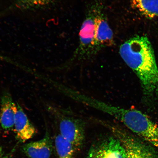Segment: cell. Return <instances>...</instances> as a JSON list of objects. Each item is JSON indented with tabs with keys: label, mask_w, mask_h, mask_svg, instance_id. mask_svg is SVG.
Masks as SVG:
<instances>
[{
	"label": "cell",
	"mask_w": 158,
	"mask_h": 158,
	"mask_svg": "<svg viewBox=\"0 0 158 158\" xmlns=\"http://www.w3.org/2000/svg\"><path fill=\"white\" fill-rule=\"evenodd\" d=\"M17 104V110L14 127L17 139L22 143H25L35 135L36 130L23 108Z\"/></svg>",
	"instance_id": "cell-9"
},
{
	"label": "cell",
	"mask_w": 158,
	"mask_h": 158,
	"mask_svg": "<svg viewBox=\"0 0 158 158\" xmlns=\"http://www.w3.org/2000/svg\"><path fill=\"white\" fill-rule=\"evenodd\" d=\"M125 126L130 131L158 149V124L138 110L132 109Z\"/></svg>",
	"instance_id": "cell-4"
},
{
	"label": "cell",
	"mask_w": 158,
	"mask_h": 158,
	"mask_svg": "<svg viewBox=\"0 0 158 158\" xmlns=\"http://www.w3.org/2000/svg\"><path fill=\"white\" fill-rule=\"evenodd\" d=\"M119 53L139 79L144 91L152 94L158 86V68L149 39L144 36L133 37L120 46Z\"/></svg>",
	"instance_id": "cell-1"
},
{
	"label": "cell",
	"mask_w": 158,
	"mask_h": 158,
	"mask_svg": "<svg viewBox=\"0 0 158 158\" xmlns=\"http://www.w3.org/2000/svg\"><path fill=\"white\" fill-rule=\"evenodd\" d=\"M54 0H19L18 4L24 9L38 8L48 5Z\"/></svg>",
	"instance_id": "cell-13"
},
{
	"label": "cell",
	"mask_w": 158,
	"mask_h": 158,
	"mask_svg": "<svg viewBox=\"0 0 158 158\" xmlns=\"http://www.w3.org/2000/svg\"><path fill=\"white\" fill-rule=\"evenodd\" d=\"M86 158H127V154L123 144L114 136L95 145Z\"/></svg>",
	"instance_id": "cell-6"
},
{
	"label": "cell",
	"mask_w": 158,
	"mask_h": 158,
	"mask_svg": "<svg viewBox=\"0 0 158 158\" xmlns=\"http://www.w3.org/2000/svg\"><path fill=\"white\" fill-rule=\"evenodd\" d=\"M17 104L7 91L2 94L0 107V124L3 129L9 130L14 127Z\"/></svg>",
	"instance_id": "cell-8"
},
{
	"label": "cell",
	"mask_w": 158,
	"mask_h": 158,
	"mask_svg": "<svg viewBox=\"0 0 158 158\" xmlns=\"http://www.w3.org/2000/svg\"><path fill=\"white\" fill-rule=\"evenodd\" d=\"M109 129L123 144L127 152V158H158V154L155 151L119 126L112 123Z\"/></svg>",
	"instance_id": "cell-5"
},
{
	"label": "cell",
	"mask_w": 158,
	"mask_h": 158,
	"mask_svg": "<svg viewBox=\"0 0 158 158\" xmlns=\"http://www.w3.org/2000/svg\"><path fill=\"white\" fill-rule=\"evenodd\" d=\"M55 144L58 158H74L76 149L60 134L55 138Z\"/></svg>",
	"instance_id": "cell-12"
},
{
	"label": "cell",
	"mask_w": 158,
	"mask_h": 158,
	"mask_svg": "<svg viewBox=\"0 0 158 158\" xmlns=\"http://www.w3.org/2000/svg\"><path fill=\"white\" fill-rule=\"evenodd\" d=\"M100 9L98 7L95 19V48L96 53L114 43L113 32Z\"/></svg>",
	"instance_id": "cell-7"
},
{
	"label": "cell",
	"mask_w": 158,
	"mask_h": 158,
	"mask_svg": "<svg viewBox=\"0 0 158 158\" xmlns=\"http://www.w3.org/2000/svg\"><path fill=\"white\" fill-rule=\"evenodd\" d=\"M24 153L30 158H49L52 151V141L48 131L44 138L31 142L23 147Z\"/></svg>",
	"instance_id": "cell-10"
},
{
	"label": "cell",
	"mask_w": 158,
	"mask_h": 158,
	"mask_svg": "<svg viewBox=\"0 0 158 158\" xmlns=\"http://www.w3.org/2000/svg\"><path fill=\"white\" fill-rule=\"evenodd\" d=\"M98 6L90 10L81 27L79 45L73 59L85 60L96 54L95 48V19Z\"/></svg>",
	"instance_id": "cell-3"
},
{
	"label": "cell",
	"mask_w": 158,
	"mask_h": 158,
	"mask_svg": "<svg viewBox=\"0 0 158 158\" xmlns=\"http://www.w3.org/2000/svg\"><path fill=\"white\" fill-rule=\"evenodd\" d=\"M134 7L149 18L158 17V0H131Z\"/></svg>",
	"instance_id": "cell-11"
},
{
	"label": "cell",
	"mask_w": 158,
	"mask_h": 158,
	"mask_svg": "<svg viewBox=\"0 0 158 158\" xmlns=\"http://www.w3.org/2000/svg\"><path fill=\"white\" fill-rule=\"evenodd\" d=\"M0 158H11L4 151L0 145Z\"/></svg>",
	"instance_id": "cell-14"
},
{
	"label": "cell",
	"mask_w": 158,
	"mask_h": 158,
	"mask_svg": "<svg viewBox=\"0 0 158 158\" xmlns=\"http://www.w3.org/2000/svg\"><path fill=\"white\" fill-rule=\"evenodd\" d=\"M47 111L58 122L60 134L72 144L76 151L83 145L85 138L84 123L82 120L69 116L66 111L51 105L47 106Z\"/></svg>",
	"instance_id": "cell-2"
}]
</instances>
